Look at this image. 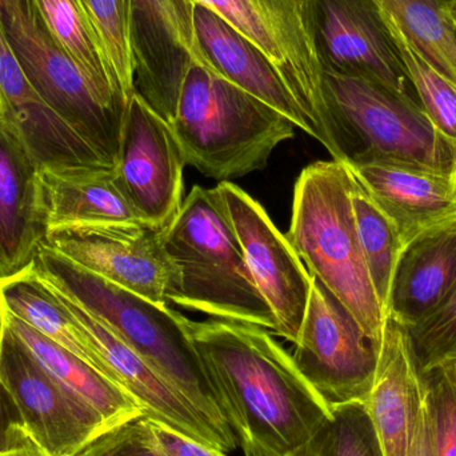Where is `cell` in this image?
<instances>
[{"mask_svg":"<svg viewBox=\"0 0 456 456\" xmlns=\"http://www.w3.org/2000/svg\"><path fill=\"white\" fill-rule=\"evenodd\" d=\"M187 329L239 442H257L289 455L330 414L268 330L189 318Z\"/></svg>","mask_w":456,"mask_h":456,"instance_id":"obj_1","label":"cell"},{"mask_svg":"<svg viewBox=\"0 0 456 456\" xmlns=\"http://www.w3.org/2000/svg\"><path fill=\"white\" fill-rule=\"evenodd\" d=\"M32 263L45 281L93 314L214 425L235 436L186 316L80 267L45 244Z\"/></svg>","mask_w":456,"mask_h":456,"instance_id":"obj_2","label":"cell"},{"mask_svg":"<svg viewBox=\"0 0 456 456\" xmlns=\"http://www.w3.org/2000/svg\"><path fill=\"white\" fill-rule=\"evenodd\" d=\"M171 127L186 166L219 183L265 168L297 128L198 59L182 83Z\"/></svg>","mask_w":456,"mask_h":456,"instance_id":"obj_3","label":"cell"},{"mask_svg":"<svg viewBox=\"0 0 456 456\" xmlns=\"http://www.w3.org/2000/svg\"><path fill=\"white\" fill-rule=\"evenodd\" d=\"M323 94L332 159L348 167L399 165L454 173L455 142L434 127L415 96L326 69Z\"/></svg>","mask_w":456,"mask_h":456,"instance_id":"obj_4","label":"cell"},{"mask_svg":"<svg viewBox=\"0 0 456 456\" xmlns=\"http://www.w3.org/2000/svg\"><path fill=\"white\" fill-rule=\"evenodd\" d=\"M311 276L321 281L382 345L385 310L375 294L359 243L353 206V173L338 160L303 168L294 189L286 233Z\"/></svg>","mask_w":456,"mask_h":456,"instance_id":"obj_5","label":"cell"},{"mask_svg":"<svg viewBox=\"0 0 456 456\" xmlns=\"http://www.w3.org/2000/svg\"><path fill=\"white\" fill-rule=\"evenodd\" d=\"M178 271L170 305L276 332L216 189L194 186L166 238Z\"/></svg>","mask_w":456,"mask_h":456,"instance_id":"obj_6","label":"cell"},{"mask_svg":"<svg viewBox=\"0 0 456 456\" xmlns=\"http://www.w3.org/2000/svg\"><path fill=\"white\" fill-rule=\"evenodd\" d=\"M0 27L40 98L117 167L127 106L104 96L43 20L34 0H0Z\"/></svg>","mask_w":456,"mask_h":456,"instance_id":"obj_7","label":"cell"},{"mask_svg":"<svg viewBox=\"0 0 456 456\" xmlns=\"http://www.w3.org/2000/svg\"><path fill=\"white\" fill-rule=\"evenodd\" d=\"M208 7L273 64L305 114L313 138L329 150L323 69L311 26L310 0H186Z\"/></svg>","mask_w":456,"mask_h":456,"instance_id":"obj_8","label":"cell"},{"mask_svg":"<svg viewBox=\"0 0 456 456\" xmlns=\"http://www.w3.org/2000/svg\"><path fill=\"white\" fill-rule=\"evenodd\" d=\"M382 345L372 340L348 308L313 276V289L291 354L295 366L329 407L366 402Z\"/></svg>","mask_w":456,"mask_h":456,"instance_id":"obj_9","label":"cell"},{"mask_svg":"<svg viewBox=\"0 0 456 456\" xmlns=\"http://www.w3.org/2000/svg\"><path fill=\"white\" fill-rule=\"evenodd\" d=\"M168 227L91 224L47 230L45 246L158 305H168L178 271L166 249Z\"/></svg>","mask_w":456,"mask_h":456,"instance_id":"obj_10","label":"cell"},{"mask_svg":"<svg viewBox=\"0 0 456 456\" xmlns=\"http://www.w3.org/2000/svg\"><path fill=\"white\" fill-rule=\"evenodd\" d=\"M214 189L255 284L275 316V334L295 345L310 300L313 276L260 203L232 182H221Z\"/></svg>","mask_w":456,"mask_h":456,"instance_id":"obj_11","label":"cell"},{"mask_svg":"<svg viewBox=\"0 0 456 456\" xmlns=\"http://www.w3.org/2000/svg\"><path fill=\"white\" fill-rule=\"evenodd\" d=\"M0 386L21 426L53 456L77 455L109 430L95 410L69 395L34 361L5 324Z\"/></svg>","mask_w":456,"mask_h":456,"instance_id":"obj_12","label":"cell"},{"mask_svg":"<svg viewBox=\"0 0 456 456\" xmlns=\"http://www.w3.org/2000/svg\"><path fill=\"white\" fill-rule=\"evenodd\" d=\"M184 166L170 123L135 91L126 112L117 175L142 224H174L183 205Z\"/></svg>","mask_w":456,"mask_h":456,"instance_id":"obj_13","label":"cell"},{"mask_svg":"<svg viewBox=\"0 0 456 456\" xmlns=\"http://www.w3.org/2000/svg\"><path fill=\"white\" fill-rule=\"evenodd\" d=\"M322 69L415 96L398 47L372 0H310Z\"/></svg>","mask_w":456,"mask_h":456,"instance_id":"obj_14","label":"cell"},{"mask_svg":"<svg viewBox=\"0 0 456 456\" xmlns=\"http://www.w3.org/2000/svg\"><path fill=\"white\" fill-rule=\"evenodd\" d=\"M135 91L168 123L194 61L192 8L186 0H125Z\"/></svg>","mask_w":456,"mask_h":456,"instance_id":"obj_15","label":"cell"},{"mask_svg":"<svg viewBox=\"0 0 456 456\" xmlns=\"http://www.w3.org/2000/svg\"><path fill=\"white\" fill-rule=\"evenodd\" d=\"M50 286L77 319L115 382L139 402L147 417L226 454L235 452L238 446L235 436H228L214 425L183 394L158 374L93 314L53 284Z\"/></svg>","mask_w":456,"mask_h":456,"instance_id":"obj_16","label":"cell"},{"mask_svg":"<svg viewBox=\"0 0 456 456\" xmlns=\"http://www.w3.org/2000/svg\"><path fill=\"white\" fill-rule=\"evenodd\" d=\"M0 125L37 167H112L40 98L0 27Z\"/></svg>","mask_w":456,"mask_h":456,"instance_id":"obj_17","label":"cell"},{"mask_svg":"<svg viewBox=\"0 0 456 456\" xmlns=\"http://www.w3.org/2000/svg\"><path fill=\"white\" fill-rule=\"evenodd\" d=\"M194 59L216 74L265 102L313 136L310 125L291 91L267 56L224 19L203 5L192 8Z\"/></svg>","mask_w":456,"mask_h":456,"instance_id":"obj_18","label":"cell"},{"mask_svg":"<svg viewBox=\"0 0 456 456\" xmlns=\"http://www.w3.org/2000/svg\"><path fill=\"white\" fill-rule=\"evenodd\" d=\"M386 456H410L425 407V385L406 327L386 321L377 377L364 402Z\"/></svg>","mask_w":456,"mask_h":456,"instance_id":"obj_19","label":"cell"},{"mask_svg":"<svg viewBox=\"0 0 456 456\" xmlns=\"http://www.w3.org/2000/svg\"><path fill=\"white\" fill-rule=\"evenodd\" d=\"M456 286V221L415 236L402 247L386 316L407 330L433 315Z\"/></svg>","mask_w":456,"mask_h":456,"instance_id":"obj_20","label":"cell"},{"mask_svg":"<svg viewBox=\"0 0 456 456\" xmlns=\"http://www.w3.org/2000/svg\"><path fill=\"white\" fill-rule=\"evenodd\" d=\"M348 168L390 219L403 246L425 231L456 221L452 176L399 165Z\"/></svg>","mask_w":456,"mask_h":456,"instance_id":"obj_21","label":"cell"},{"mask_svg":"<svg viewBox=\"0 0 456 456\" xmlns=\"http://www.w3.org/2000/svg\"><path fill=\"white\" fill-rule=\"evenodd\" d=\"M37 200L45 230L63 226L139 224L117 167H43Z\"/></svg>","mask_w":456,"mask_h":456,"instance_id":"obj_22","label":"cell"},{"mask_svg":"<svg viewBox=\"0 0 456 456\" xmlns=\"http://www.w3.org/2000/svg\"><path fill=\"white\" fill-rule=\"evenodd\" d=\"M37 171L23 144L0 125V252L7 275L28 267L45 243Z\"/></svg>","mask_w":456,"mask_h":456,"instance_id":"obj_23","label":"cell"},{"mask_svg":"<svg viewBox=\"0 0 456 456\" xmlns=\"http://www.w3.org/2000/svg\"><path fill=\"white\" fill-rule=\"evenodd\" d=\"M2 313L5 326L34 361L69 395L95 410L107 428L146 415L135 398L87 362L43 337L11 314L3 310Z\"/></svg>","mask_w":456,"mask_h":456,"instance_id":"obj_24","label":"cell"},{"mask_svg":"<svg viewBox=\"0 0 456 456\" xmlns=\"http://www.w3.org/2000/svg\"><path fill=\"white\" fill-rule=\"evenodd\" d=\"M0 308L117 383L77 319L34 263L12 275L0 276Z\"/></svg>","mask_w":456,"mask_h":456,"instance_id":"obj_25","label":"cell"},{"mask_svg":"<svg viewBox=\"0 0 456 456\" xmlns=\"http://www.w3.org/2000/svg\"><path fill=\"white\" fill-rule=\"evenodd\" d=\"M410 45L456 83V35L452 0H372Z\"/></svg>","mask_w":456,"mask_h":456,"instance_id":"obj_26","label":"cell"},{"mask_svg":"<svg viewBox=\"0 0 456 456\" xmlns=\"http://www.w3.org/2000/svg\"><path fill=\"white\" fill-rule=\"evenodd\" d=\"M43 20L83 74L107 98L128 106L106 53L77 0H34Z\"/></svg>","mask_w":456,"mask_h":456,"instance_id":"obj_27","label":"cell"},{"mask_svg":"<svg viewBox=\"0 0 456 456\" xmlns=\"http://www.w3.org/2000/svg\"><path fill=\"white\" fill-rule=\"evenodd\" d=\"M353 206L364 262L375 294L386 313L391 281L403 241L390 219L380 210L354 174Z\"/></svg>","mask_w":456,"mask_h":456,"instance_id":"obj_28","label":"cell"},{"mask_svg":"<svg viewBox=\"0 0 456 456\" xmlns=\"http://www.w3.org/2000/svg\"><path fill=\"white\" fill-rule=\"evenodd\" d=\"M287 456H386L364 402L330 407L326 419Z\"/></svg>","mask_w":456,"mask_h":456,"instance_id":"obj_29","label":"cell"},{"mask_svg":"<svg viewBox=\"0 0 456 456\" xmlns=\"http://www.w3.org/2000/svg\"><path fill=\"white\" fill-rule=\"evenodd\" d=\"M380 15L398 47L418 103L434 127L456 143V83L426 61L388 16L383 12Z\"/></svg>","mask_w":456,"mask_h":456,"instance_id":"obj_30","label":"cell"},{"mask_svg":"<svg viewBox=\"0 0 456 456\" xmlns=\"http://www.w3.org/2000/svg\"><path fill=\"white\" fill-rule=\"evenodd\" d=\"M106 53L123 95L135 93L125 0H77Z\"/></svg>","mask_w":456,"mask_h":456,"instance_id":"obj_31","label":"cell"},{"mask_svg":"<svg viewBox=\"0 0 456 456\" xmlns=\"http://www.w3.org/2000/svg\"><path fill=\"white\" fill-rule=\"evenodd\" d=\"M422 377L433 456H456V363L441 362Z\"/></svg>","mask_w":456,"mask_h":456,"instance_id":"obj_32","label":"cell"},{"mask_svg":"<svg viewBox=\"0 0 456 456\" xmlns=\"http://www.w3.org/2000/svg\"><path fill=\"white\" fill-rule=\"evenodd\" d=\"M407 331L420 372L444 362L456 347V286L433 315Z\"/></svg>","mask_w":456,"mask_h":456,"instance_id":"obj_33","label":"cell"},{"mask_svg":"<svg viewBox=\"0 0 456 456\" xmlns=\"http://www.w3.org/2000/svg\"><path fill=\"white\" fill-rule=\"evenodd\" d=\"M74 456H165L158 447L147 415L109 428Z\"/></svg>","mask_w":456,"mask_h":456,"instance_id":"obj_34","label":"cell"},{"mask_svg":"<svg viewBox=\"0 0 456 456\" xmlns=\"http://www.w3.org/2000/svg\"><path fill=\"white\" fill-rule=\"evenodd\" d=\"M150 428L158 447L165 456H227L226 452L190 438L152 418H150Z\"/></svg>","mask_w":456,"mask_h":456,"instance_id":"obj_35","label":"cell"},{"mask_svg":"<svg viewBox=\"0 0 456 456\" xmlns=\"http://www.w3.org/2000/svg\"><path fill=\"white\" fill-rule=\"evenodd\" d=\"M0 456H53L40 446L18 420L11 423L0 444Z\"/></svg>","mask_w":456,"mask_h":456,"instance_id":"obj_36","label":"cell"},{"mask_svg":"<svg viewBox=\"0 0 456 456\" xmlns=\"http://www.w3.org/2000/svg\"><path fill=\"white\" fill-rule=\"evenodd\" d=\"M410 456H433L426 407H423L422 415H420L419 422H418Z\"/></svg>","mask_w":456,"mask_h":456,"instance_id":"obj_37","label":"cell"},{"mask_svg":"<svg viewBox=\"0 0 456 456\" xmlns=\"http://www.w3.org/2000/svg\"><path fill=\"white\" fill-rule=\"evenodd\" d=\"M3 329H4V321H3L2 308H0V340H2ZM8 404H11L10 401H8L7 395L0 386V444L4 441L5 433H7V428H10L11 423L18 420V418H10Z\"/></svg>","mask_w":456,"mask_h":456,"instance_id":"obj_38","label":"cell"},{"mask_svg":"<svg viewBox=\"0 0 456 456\" xmlns=\"http://www.w3.org/2000/svg\"><path fill=\"white\" fill-rule=\"evenodd\" d=\"M239 444H240L241 449H243L244 456H287L273 452V450L262 446L257 442L241 441Z\"/></svg>","mask_w":456,"mask_h":456,"instance_id":"obj_39","label":"cell"},{"mask_svg":"<svg viewBox=\"0 0 456 456\" xmlns=\"http://www.w3.org/2000/svg\"><path fill=\"white\" fill-rule=\"evenodd\" d=\"M0 276H7V270H5L4 260H3L2 252H0Z\"/></svg>","mask_w":456,"mask_h":456,"instance_id":"obj_40","label":"cell"},{"mask_svg":"<svg viewBox=\"0 0 456 456\" xmlns=\"http://www.w3.org/2000/svg\"><path fill=\"white\" fill-rule=\"evenodd\" d=\"M452 26H454L455 35H456V4H454V3H452Z\"/></svg>","mask_w":456,"mask_h":456,"instance_id":"obj_41","label":"cell"},{"mask_svg":"<svg viewBox=\"0 0 456 456\" xmlns=\"http://www.w3.org/2000/svg\"><path fill=\"white\" fill-rule=\"evenodd\" d=\"M444 361H452L455 362L456 363V347L454 348V350L452 351V353L449 354V355H447V358L444 359Z\"/></svg>","mask_w":456,"mask_h":456,"instance_id":"obj_42","label":"cell"},{"mask_svg":"<svg viewBox=\"0 0 456 456\" xmlns=\"http://www.w3.org/2000/svg\"><path fill=\"white\" fill-rule=\"evenodd\" d=\"M452 184H454V189H455V192H456V166L454 168V173H452Z\"/></svg>","mask_w":456,"mask_h":456,"instance_id":"obj_43","label":"cell"},{"mask_svg":"<svg viewBox=\"0 0 456 456\" xmlns=\"http://www.w3.org/2000/svg\"><path fill=\"white\" fill-rule=\"evenodd\" d=\"M452 3H454V4H456V0H452Z\"/></svg>","mask_w":456,"mask_h":456,"instance_id":"obj_44","label":"cell"}]
</instances>
